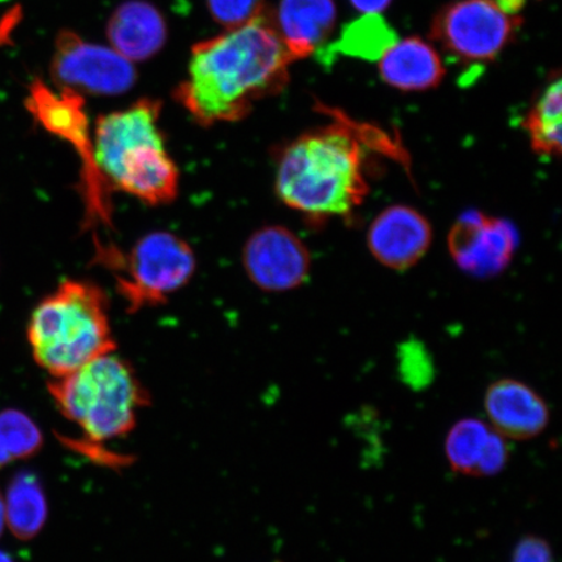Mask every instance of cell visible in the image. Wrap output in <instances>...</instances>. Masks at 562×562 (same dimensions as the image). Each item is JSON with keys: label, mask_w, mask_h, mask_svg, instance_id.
I'll list each match as a JSON object with an SVG mask.
<instances>
[{"label": "cell", "mask_w": 562, "mask_h": 562, "mask_svg": "<svg viewBox=\"0 0 562 562\" xmlns=\"http://www.w3.org/2000/svg\"><path fill=\"white\" fill-rule=\"evenodd\" d=\"M0 562H15V561H13V559L10 557L9 553H7L4 551H0Z\"/></svg>", "instance_id": "obj_27"}, {"label": "cell", "mask_w": 562, "mask_h": 562, "mask_svg": "<svg viewBox=\"0 0 562 562\" xmlns=\"http://www.w3.org/2000/svg\"><path fill=\"white\" fill-rule=\"evenodd\" d=\"M397 42V34L378 13H364L342 27L340 38L326 48V54H342L375 61Z\"/></svg>", "instance_id": "obj_19"}, {"label": "cell", "mask_w": 562, "mask_h": 562, "mask_svg": "<svg viewBox=\"0 0 562 562\" xmlns=\"http://www.w3.org/2000/svg\"><path fill=\"white\" fill-rule=\"evenodd\" d=\"M44 437L37 425L16 409L0 412V470L10 463L31 459L42 448Z\"/></svg>", "instance_id": "obj_21"}, {"label": "cell", "mask_w": 562, "mask_h": 562, "mask_svg": "<svg viewBox=\"0 0 562 562\" xmlns=\"http://www.w3.org/2000/svg\"><path fill=\"white\" fill-rule=\"evenodd\" d=\"M95 261L114 273L117 292L131 313L165 304L188 284L196 266L191 245L167 231L138 238L128 252L104 245L95 251Z\"/></svg>", "instance_id": "obj_6"}, {"label": "cell", "mask_w": 562, "mask_h": 562, "mask_svg": "<svg viewBox=\"0 0 562 562\" xmlns=\"http://www.w3.org/2000/svg\"><path fill=\"white\" fill-rule=\"evenodd\" d=\"M112 47L130 61L150 59L165 46L167 25L164 15L150 3L131 0L119 5L108 24Z\"/></svg>", "instance_id": "obj_15"}, {"label": "cell", "mask_w": 562, "mask_h": 562, "mask_svg": "<svg viewBox=\"0 0 562 562\" xmlns=\"http://www.w3.org/2000/svg\"><path fill=\"white\" fill-rule=\"evenodd\" d=\"M449 469L457 475L492 477L502 474L512 459L510 441L486 419L463 417L449 427L445 446Z\"/></svg>", "instance_id": "obj_13"}, {"label": "cell", "mask_w": 562, "mask_h": 562, "mask_svg": "<svg viewBox=\"0 0 562 562\" xmlns=\"http://www.w3.org/2000/svg\"><path fill=\"white\" fill-rule=\"evenodd\" d=\"M5 524L13 536L30 540L37 536L46 522L47 503L38 477L19 473L10 483L4 497Z\"/></svg>", "instance_id": "obj_18"}, {"label": "cell", "mask_w": 562, "mask_h": 562, "mask_svg": "<svg viewBox=\"0 0 562 562\" xmlns=\"http://www.w3.org/2000/svg\"><path fill=\"white\" fill-rule=\"evenodd\" d=\"M431 243L430 222L411 206L396 205L383 210L368 231L371 255L392 270H407L417 265Z\"/></svg>", "instance_id": "obj_12"}, {"label": "cell", "mask_w": 562, "mask_h": 562, "mask_svg": "<svg viewBox=\"0 0 562 562\" xmlns=\"http://www.w3.org/2000/svg\"><path fill=\"white\" fill-rule=\"evenodd\" d=\"M495 2L508 15L515 16L517 12L521 11L525 0H495Z\"/></svg>", "instance_id": "obj_25"}, {"label": "cell", "mask_w": 562, "mask_h": 562, "mask_svg": "<svg viewBox=\"0 0 562 562\" xmlns=\"http://www.w3.org/2000/svg\"><path fill=\"white\" fill-rule=\"evenodd\" d=\"M562 83L560 77L548 86L527 114L524 128L532 150L540 157H560L562 146Z\"/></svg>", "instance_id": "obj_20"}, {"label": "cell", "mask_w": 562, "mask_h": 562, "mask_svg": "<svg viewBox=\"0 0 562 562\" xmlns=\"http://www.w3.org/2000/svg\"><path fill=\"white\" fill-rule=\"evenodd\" d=\"M392 0H350L355 9L363 13H379L390 5Z\"/></svg>", "instance_id": "obj_24"}, {"label": "cell", "mask_w": 562, "mask_h": 562, "mask_svg": "<svg viewBox=\"0 0 562 562\" xmlns=\"http://www.w3.org/2000/svg\"><path fill=\"white\" fill-rule=\"evenodd\" d=\"M488 425L512 441H530L547 431L551 406L532 385L517 378H498L483 393Z\"/></svg>", "instance_id": "obj_11"}, {"label": "cell", "mask_w": 562, "mask_h": 562, "mask_svg": "<svg viewBox=\"0 0 562 562\" xmlns=\"http://www.w3.org/2000/svg\"><path fill=\"white\" fill-rule=\"evenodd\" d=\"M25 108L42 128L66 143L77 133L90 131L86 100L75 90L59 88L55 91L44 81L35 80Z\"/></svg>", "instance_id": "obj_17"}, {"label": "cell", "mask_w": 562, "mask_h": 562, "mask_svg": "<svg viewBox=\"0 0 562 562\" xmlns=\"http://www.w3.org/2000/svg\"><path fill=\"white\" fill-rule=\"evenodd\" d=\"M521 21L495 0H460L435 18L431 38L463 61H491L509 44Z\"/></svg>", "instance_id": "obj_7"}, {"label": "cell", "mask_w": 562, "mask_h": 562, "mask_svg": "<svg viewBox=\"0 0 562 562\" xmlns=\"http://www.w3.org/2000/svg\"><path fill=\"white\" fill-rule=\"evenodd\" d=\"M273 23L294 61L322 47L333 33L337 11L334 0H280Z\"/></svg>", "instance_id": "obj_14"}, {"label": "cell", "mask_w": 562, "mask_h": 562, "mask_svg": "<svg viewBox=\"0 0 562 562\" xmlns=\"http://www.w3.org/2000/svg\"><path fill=\"white\" fill-rule=\"evenodd\" d=\"M5 524V505H4V496L2 492H0V537L3 536Z\"/></svg>", "instance_id": "obj_26"}, {"label": "cell", "mask_w": 562, "mask_h": 562, "mask_svg": "<svg viewBox=\"0 0 562 562\" xmlns=\"http://www.w3.org/2000/svg\"><path fill=\"white\" fill-rule=\"evenodd\" d=\"M379 72L389 86L403 91L438 87L446 75L439 54L418 37L397 41L381 59Z\"/></svg>", "instance_id": "obj_16"}, {"label": "cell", "mask_w": 562, "mask_h": 562, "mask_svg": "<svg viewBox=\"0 0 562 562\" xmlns=\"http://www.w3.org/2000/svg\"><path fill=\"white\" fill-rule=\"evenodd\" d=\"M331 111V124L292 140L278 164L279 199L313 223L350 215L369 192L364 149L372 144L363 137L369 126Z\"/></svg>", "instance_id": "obj_2"}, {"label": "cell", "mask_w": 562, "mask_h": 562, "mask_svg": "<svg viewBox=\"0 0 562 562\" xmlns=\"http://www.w3.org/2000/svg\"><path fill=\"white\" fill-rule=\"evenodd\" d=\"M294 59L266 11L251 23L192 48L189 74L175 98L201 125L234 123L290 81Z\"/></svg>", "instance_id": "obj_1"}, {"label": "cell", "mask_w": 562, "mask_h": 562, "mask_svg": "<svg viewBox=\"0 0 562 562\" xmlns=\"http://www.w3.org/2000/svg\"><path fill=\"white\" fill-rule=\"evenodd\" d=\"M27 340L34 361L53 379L112 353L116 342L105 294L88 281H63L34 308Z\"/></svg>", "instance_id": "obj_4"}, {"label": "cell", "mask_w": 562, "mask_h": 562, "mask_svg": "<svg viewBox=\"0 0 562 562\" xmlns=\"http://www.w3.org/2000/svg\"><path fill=\"white\" fill-rule=\"evenodd\" d=\"M114 353L97 358L48 383L63 417L79 427L91 442L128 435L149 400L135 370Z\"/></svg>", "instance_id": "obj_5"}, {"label": "cell", "mask_w": 562, "mask_h": 562, "mask_svg": "<svg viewBox=\"0 0 562 562\" xmlns=\"http://www.w3.org/2000/svg\"><path fill=\"white\" fill-rule=\"evenodd\" d=\"M278 562H280V561H278Z\"/></svg>", "instance_id": "obj_28"}, {"label": "cell", "mask_w": 562, "mask_h": 562, "mask_svg": "<svg viewBox=\"0 0 562 562\" xmlns=\"http://www.w3.org/2000/svg\"><path fill=\"white\" fill-rule=\"evenodd\" d=\"M243 266L252 284L265 292L296 290L311 273L312 257L292 231L270 226L258 229L243 249Z\"/></svg>", "instance_id": "obj_9"}, {"label": "cell", "mask_w": 562, "mask_h": 562, "mask_svg": "<svg viewBox=\"0 0 562 562\" xmlns=\"http://www.w3.org/2000/svg\"><path fill=\"white\" fill-rule=\"evenodd\" d=\"M161 104L143 98L121 111L98 117L94 159L105 184L150 206L171 203L180 175L160 130Z\"/></svg>", "instance_id": "obj_3"}, {"label": "cell", "mask_w": 562, "mask_h": 562, "mask_svg": "<svg viewBox=\"0 0 562 562\" xmlns=\"http://www.w3.org/2000/svg\"><path fill=\"white\" fill-rule=\"evenodd\" d=\"M517 244V232L509 222L476 210L462 214L448 235L456 265L477 278L495 277L507 269Z\"/></svg>", "instance_id": "obj_10"}, {"label": "cell", "mask_w": 562, "mask_h": 562, "mask_svg": "<svg viewBox=\"0 0 562 562\" xmlns=\"http://www.w3.org/2000/svg\"><path fill=\"white\" fill-rule=\"evenodd\" d=\"M52 77L58 88L80 94L121 95L135 86L137 72L116 50L63 31L55 40Z\"/></svg>", "instance_id": "obj_8"}, {"label": "cell", "mask_w": 562, "mask_h": 562, "mask_svg": "<svg viewBox=\"0 0 562 562\" xmlns=\"http://www.w3.org/2000/svg\"><path fill=\"white\" fill-rule=\"evenodd\" d=\"M510 562H557L553 547L537 533H527L513 547Z\"/></svg>", "instance_id": "obj_23"}, {"label": "cell", "mask_w": 562, "mask_h": 562, "mask_svg": "<svg viewBox=\"0 0 562 562\" xmlns=\"http://www.w3.org/2000/svg\"><path fill=\"white\" fill-rule=\"evenodd\" d=\"M207 5L211 18L229 31L251 23L265 12V0H207Z\"/></svg>", "instance_id": "obj_22"}]
</instances>
